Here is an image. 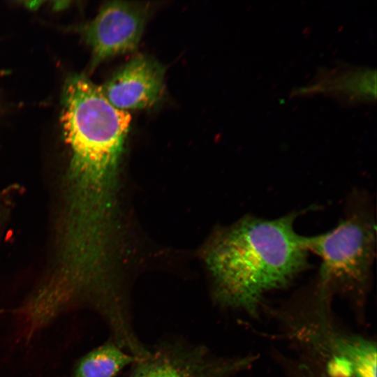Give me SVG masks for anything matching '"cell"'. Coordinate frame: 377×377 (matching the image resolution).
<instances>
[{"instance_id":"cell-1","label":"cell","mask_w":377,"mask_h":377,"mask_svg":"<svg viewBox=\"0 0 377 377\" xmlns=\"http://www.w3.org/2000/svg\"><path fill=\"white\" fill-rule=\"evenodd\" d=\"M131 114L82 75L66 83L61 123L71 149L65 230L82 240L111 232L120 158Z\"/></svg>"},{"instance_id":"cell-2","label":"cell","mask_w":377,"mask_h":377,"mask_svg":"<svg viewBox=\"0 0 377 377\" xmlns=\"http://www.w3.org/2000/svg\"><path fill=\"white\" fill-rule=\"evenodd\" d=\"M296 217L247 215L217 235L206 260L221 304L254 313L265 294L306 268V237L296 232Z\"/></svg>"},{"instance_id":"cell-3","label":"cell","mask_w":377,"mask_h":377,"mask_svg":"<svg viewBox=\"0 0 377 377\" xmlns=\"http://www.w3.org/2000/svg\"><path fill=\"white\" fill-rule=\"evenodd\" d=\"M376 220L366 195H353L344 216L332 230L306 237L309 251L320 259L321 296L334 290L354 291L369 281L376 255Z\"/></svg>"},{"instance_id":"cell-4","label":"cell","mask_w":377,"mask_h":377,"mask_svg":"<svg viewBox=\"0 0 377 377\" xmlns=\"http://www.w3.org/2000/svg\"><path fill=\"white\" fill-rule=\"evenodd\" d=\"M250 362V357H215L203 346L164 343L148 348L129 377H230Z\"/></svg>"},{"instance_id":"cell-5","label":"cell","mask_w":377,"mask_h":377,"mask_svg":"<svg viewBox=\"0 0 377 377\" xmlns=\"http://www.w3.org/2000/svg\"><path fill=\"white\" fill-rule=\"evenodd\" d=\"M148 15V5L124 1H108L84 29L93 64L135 50Z\"/></svg>"},{"instance_id":"cell-6","label":"cell","mask_w":377,"mask_h":377,"mask_svg":"<svg viewBox=\"0 0 377 377\" xmlns=\"http://www.w3.org/2000/svg\"><path fill=\"white\" fill-rule=\"evenodd\" d=\"M165 72L154 57L139 54L118 68L101 88L108 101L119 110L144 109L162 96Z\"/></svg>"},{"instance_id":"cell-7","label":"cell","mask_w":377,"mask_h":377,"mask_svg":"<svg viewBox=\"0 0 377 377\" xmlns=\"http://www.w3.org/2000/svg\"><path fill=\"white\" fill-rule=\"evenodd\" d=\"M333 365L350 377H376V347L360 337L333 335L330 339Z\"/></svg>"},{"instance_id":"cell-8","label":"cell","mask_w":377,"mask_h":377,"mask_svg":"<svg viewBox=\"0 0 377 377\" xmlns=\"http://www.w3.org/2000/svg\"><path fill=\"white\" fill-rule=\"evenodd\" d=\"M136 360L133 355L110 340L81 357L73 377H115Z\"/></svg>"},{"instance_id":"cell-9","label":"cell","mask_w":377,"mask_h":377,"mask_svg":"<svg viewBox=\"0 0 377 377\" xmlns=\"http://www.w3.org/2000/svg\"><path fill=\"white\" fill-rule=\"evenodd\" d=\"M306 377H312V376H306Z\"/></svg>"}]
</instances>
